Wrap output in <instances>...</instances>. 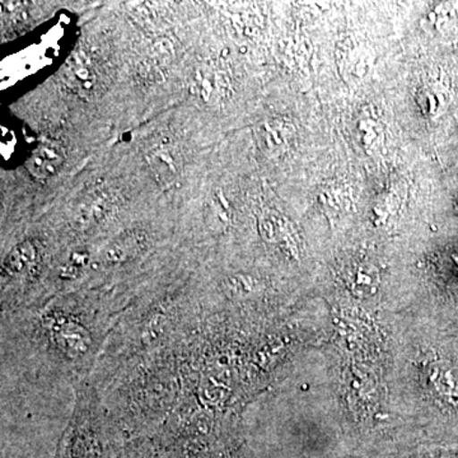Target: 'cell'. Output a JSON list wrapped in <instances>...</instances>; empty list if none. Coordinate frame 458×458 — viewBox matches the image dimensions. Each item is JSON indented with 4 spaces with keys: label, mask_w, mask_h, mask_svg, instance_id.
Segmentation results:
<instances>
[{
    "label": "cell",
    "mask_w": 458,
    "mask_h": 458,
    "mask_svg": "<svg viewBox=\"0 0 458 458\" xmlns=\"http://www.w3.org/2000/svg\"><path fill=\"white\" fill-rule=\"evenodd\" d=\"M35 259V247L31 242H23L14 247L4 261V269L9 274L21 273L29 267Z\"/></svg>",
    "instance_id": "277c9868"
},
{
    "label": "cell",
    "mask_w": 458,
    "mask_h": 458,
    "mask_svg": "<svg viewBox=\"0 0 458 458\" xmlns=\"http://www.w3.org/2000/svg\"><path fill=\"white\" fill-rule=\"evenodd\" d=\"M208 219L210 223H225L228 221V205L223 197L222 191H216L207 201L205 207Z\"/></svg>",
    "instance_id": "5b68a950"
},
{
    "label": "cell",
    "mask_w": 458,
    "mask_h": 458,
    "mask_svg": "<svg viewBox=\"0 0 458 458\" xmlns=\"http://www.w3.org/2000/svg\"><path fill=\"white\" fill-rule=\"evenodd\" d=\"M146 237L140 232H129L117 238L107 247L105 258L108 262H122L128 260L131 256L137 254L143 246Z\"/></svg>",
    "instance_id": "3957f363"
},
{
    "label": "cell",
    "mask_w": 458,
    "mask_h": 458,
    "mask_svg": "<svg viewBox=\"0 0 458 458\" xmlns=\"http://www.w3.org/2000/svg\"><path fill=\"white\" fill-rule=\"evenodd\" d=\"M64 161L65 153L59 144L44 141L29 157L26 167L35 179L47 180L55 176Z\"/></svg>",
    "instance_id": "7a4b0ae2"
},
{
    "label": "cell",
    "mask_w": 458,
    "mask_h": 458,
    "mask_svg": "<svg viewBox=\"0 0 458 458\" xmlns=\"http://www.w3.org/2000/svg\"><path fill=\"white\" fill-rule=\"evenodd\" d=\"M457 208H458V197H457Z\"/></svg>",
    "instance_id": "ba28073f"
},
{
    "label": "cell",
    "mask_w": 458,
    "mask_h": 458,
    "mask_svg": "<svg viewBox=\"0 0 458 458\" xmlns=\"http://www.w3.org/2000/svg\"><path fill=\"white\" fill-rule=\"evenodd\" d=\"M147 164L161 185L170 186L180 179L182 172V157L179 147L171 140L157 141L148 149Z\"/></svg>",
    "instance_id": "6da1fadb"
},
{
    "label": "cell",
    "mask_w": 458,
    "mask_h": 458,
    "mask_svg": "<svg viewBox=\"0 0 458 458\" xmlns=\"http://www.w3.org/2000/svg\"><path fill=\"white\" fill-rule=\"evenodd\" d=\"M87 200L89 201L84 207V213L87 214V218H90L92 221H99L110 208L111 198L108 195L96 194Z\"/></svg>",
    "instance_id": "8992f818"
},
{
    "label": "cell",
    "mask_w": 458,
    "mask_h": 458,
    "mask_svg": "<svg viewBox=\"0 0 458 458\" xmlns=\"http://www.w3.org/2000/svg\"><path fill=\"white\" fill-rule=\"evenodd\" d=\"M141 75H143L144 80L153 81V82H157V81H159V77H162L159 69H157L156 65L153 64L141 66Z\"/></svg>",
    "instance_id": "52a82bcc"
}]
</instances>
